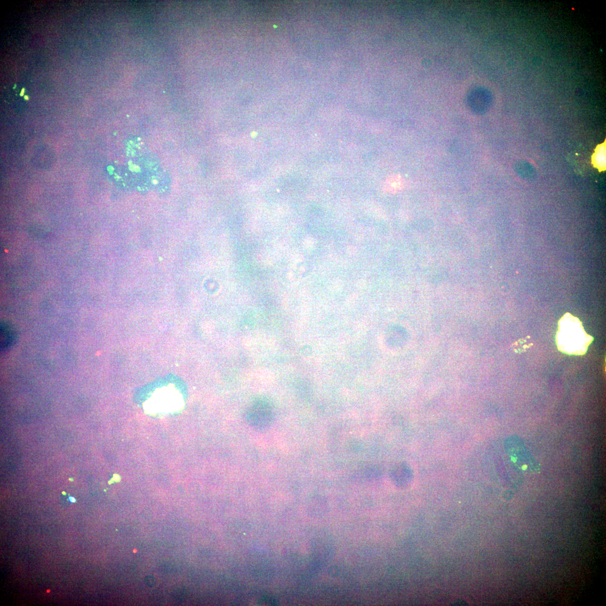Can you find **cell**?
<instances>
[{
    "label": "cell",
    "mask_w": 606,
    "mask_h": 606,
    "mask_svg": "<svg viewBox=\"0 0 606 606\" xmlns=\"http://www.w3.org/2000/svg\"><path fill=\"white\" fill-rule=\"evenodd\" d=\"M596 156V163L598 164H599V165L600 164H601V165H604L605 160L604 150L603 149L600 151H599V153H598Z\"/></svg>",
    "instance_id": "cell-4"
},
{
    "label": "cell",
    "mask_w": 606,
    "mask_h": 606,
    "mask_svg": "<svg viewBox=\"0 0 606 606\" xmlns=\"http://www.w3.org/2000/svg\"><path fill=\"white\" fill-rule=\"evenodd\" d=\"M16 333L14 329L10 325L1 324V348L5 350L10 347L15 340Z\"/></svg>",
    "instance_id": "cell-3"
},
{
    "label": "cell",
    "mask_w": 606,
    "mask_h": 606,
    "mask_svg": "<svg viewBox=\"0 0 606 606\" xmlns=\"http://www.w3.org/2000/svg\"><path fill=\"white\" fill-rule=\"evenodd\" d=\"M275 412L274 406L266 400H257L246 411L245 419L251 427L264 430L274 423Z\"/></svg>",
    "instance_id": "cell-2"
},
{
    "label": "cell",
    "mask_w": 606,
    "mask_h": 606,
    "mask_svg": "<svg viewBox=\"0 0 606 606\" xmlns=\"http://www.w3.org/2000/svg\"><path fill=\"white\" fill-rule=\"evenodd\" d=\"M69 499H70V501H71V502H76L75 498H73V497H70V498H69Z\"/></svg>",
    "instance_id": "cell-5"
},
{
    "label": "cell",
    "mask_w": 606,
    "mask_h": 606,
    "mask_svg": "<svg viewBox=\"0 0 606 606\" xmlns=\"http://www.w3.org/2000/svg\"><path fill=\"white\" fill-rule=\"evenodd\" d=\"M556 341L560 352L568 355L583 356L593 337L585 331L579 319L566 313L559 322Z\"/></svg>",
    "instance_id": "cell-1"
}]
</instances>
